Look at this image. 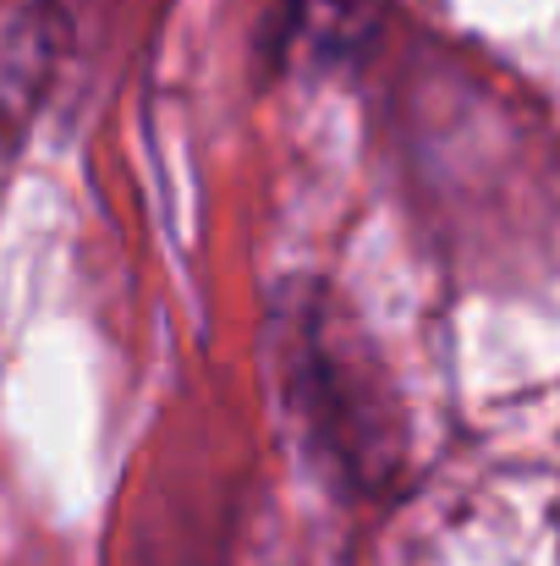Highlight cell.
<instances>
[{"mask_svg":"<svg viewBox=\"0 0 560 566\" xmlns=\"http://www.w3.org/2000/svg\"><path fill=\"white\" fill-rule=\"evenodd\" d=\"M292 342L281 347L286 396L297 407V423L308 429V446L347 468L352 479L379 462V407L369 401L363 379L352 364H341V347L325 336L319 314H292Z\"/></svg>","mask_w":560,"mask_h":566,"instance_id":"cell-1","label":"cell"},{"mask_svg":"<svg viewBox=\"0 0 560 566\" xmlns=\"http://www.w3.org/2000/svg\"><path fill=\"white\" fill-rule=\"evenodd\" d=\"M379 6L384 0H286L281 50H292L303 66H341L363 55L379 28Z\"/></svg>","mask_w":560,"mask_h":566,"instance_id":"cell-2","label":"cell"}]
</instances>
